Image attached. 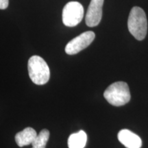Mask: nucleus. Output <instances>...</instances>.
Returning <instances> with one entry per match:
<instances>
[{"instance_id": "f257e3e1", "label": "nucleus", "mask_w": 148, "mask_h": 148, "mask_svg": "<svg viewBox=\"0 0 148 148\" xmlns=\"http://www.w3.org/2000/svg\"><path fill=\"white\" fill-rule=\"evenodd\" d=\"M129 32L136 39L142 40L145 38L147 31V21L145 12L140 7L134 6L130 12L127 20Z\"/></svg>"}, {"instance_id": "1a4fd4ad", "label": "nucleus", "mask_w": 148, "mask_h": 148, "mask_svg": "<svg viewBox=\"0 0 148 148\" xmlns=\"http://www.w3.org/2000/svg\"><path fill=\"white\" fill-rule=\"evenodd\" d=\"M87 142V135L83 130L73 133L68 138L69 148H84Z\"/></svg>"}, {"instance_id": "9b49d317", "label": "nucleus", "mask_w": 148, "mask_h": 148, "mask_svg": "<svg viewBox=\"0 0 148 148\" xmlns=\"http://www.w3.org/2000/svg\"><path fill=\"white\" fill-rule=\"evenodd\" d=\"M9 0H0V9L4 10L8 6Z\"/></svg>"}, {"instance_id": "9d476101", "label": "nucleus", "mask_w": 148, "mask_h": 148, "mask_svg": "<svg viewBox=\"0 0 148 148\" xmlns=\"http://www.w3.org/2000/svg\"><path fill=\"white\" fill-rule=\"evenodd\" d=\"M49 138V132L47 129H43L37 135L33 143L32 148H45Z\"/></svg>"}, {"instance_id": "0eeeda50", "label": "nucleus", "mask_w": 148, "mask_h": 148, "mask_svg": "<svg viewBox=\"0 0 148 148\" xmlns=\"http://www.w3.org/2000/svg\"><path fill=\"white\" fill-rule=\"evenodd\" d=\"M118 140L127 148H140L142 146L141 138L137 134L127 129L119 131Z\"/></svg>"}, {"instance_id": "f03ea898", "label": "nucleus", "mask_w": 148, "mask_h": 148, "mask_svg": "<svg viewBox=\"0 0 148 148\" xmlns=\"http://www.w3.org/2000/svg\"><path fill=\"white\" fill-rule=\"evenodd\" d=\"M29 76L31 80L37 85H43L49 81L50 71L45 60L39 56H33L29 59Z\"/></svg>"}, {"instance_id": "20e7f679", "label": "nucleus", "mask_w": 148, "mask_h": 148, "mask_svg": "<svg viewBox=\"0 0 148 148\" xmlns=\"http://www.w3.org/2000/svg\"><path fill=\"white\" fill-rule=\"evenodd\" d=\"M84 16V8L77 1H70L62 10V22L67 27L76 26Z\"/></svg>"}, {"instance_id": "6e6552de", "label": "nucleus", "mask_w": 148, "mask_h": 148, "mask_svg": "<svg viewBox=\"0 0 148 148\" xmlns=\"http://www.w3.org/2000/svg\"><path fill=\"white\" fill-rule=\"evenodd\" d=\"M37 135L36 130L32 127H26L16 134L15 141L17 145L21 147L29 145L33 143Z\"/></svg>"}, {"instance_id": "39448f33", "label": "nucleus", "mask_w": 148, "mask_h": 148, "mask_svg": "<svg viewBox=\"0 0 148 148\" xmlns=\"http://www.w3.org/2000/svg\"><path fill=\"white\" fill-rule=\"evenodd\" d=\"M95 37V33L92 31L83 32L68 42L65 47V52L69 55L76 54L90 45Z\"/></svg>"}, {"instance_id": "7ed1b4c3", "label": "nucleus", "mask_w": 148, "mask_h": 148, "mask_svg": "<svg viewBox=\"0 0 148 148\" xmlns=\"http://www.w3.org/2000/svg\"><path fill=\"white\" fill-rule=\"evenodd\" d=\"M103 96L109 103L114 106L126 104L131 98L128 85L124 82L112 83L103 92Z\"/></svg>"}, {"instance_id": "423d86ee", "label": "nucleus", "mask_w": 148, "mask_h": 148, "mask_svg": "<svg viewBox=\"0 0 148 148\" xmlns=\"http://www.w3.org/2000/svg\"><path fill=\"white\" fill-rule=\"evenodd\" d=\"M103 0H91L86 14L85 21L88 27H95L100 23L102 17Z\"/></svg>"}]
</instances>
